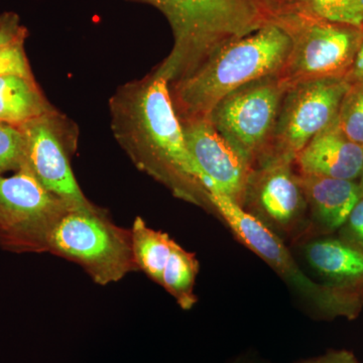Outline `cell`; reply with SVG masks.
<instances>
[{
	"label": "cell",
	"instance_id": "cell-22",
	"mask_svg": "<svg viewBox=\"0 0 363 363\" xmlns=\"http://www.w3.org/2000/svg\"><path fill=\"white\" fill-rule=\"evenodd\" d=\"M6 75L33 79L25 51V42L0 47V76Z\"/></svg>",
	"mask_w": 363,
	"mask_h": 363
},
{
	"label": "cell",
	"instance_id": "cell-23",
	"mask_svg": "<svg viewBox=\"0 0 363 363\" xmlns=\"http://www.w3.org/2000/svg\"><path fill=\"white\" fill-rule=\"evenodd\" d=\"M28 30L21 23L20 16L14 13H0V47L26 42Z\"/></svg>",
	"mask_w": 363,
	"mask_h": 363
},
{
	"label": "cell",
	"instance_id": "cell-4",
	"mask_svg": "<svg viewBox=\"0 0 363 363\" xmlns=\"http://www.w3.org/2000/svg\"><path fill=\"white\" fill-rule=\"evenodd\" d=\"M44 248L78 262L100 285L138 269L130 231L114 225L94 206L67 210L45 234Z\"/></svg>",
	"mask_w": 363,
	"mask_h": 363
},
{
	"label": "cell",
	"instance_id": "cell-25",
	"mask_svg": "<svg viewBox=\"0 0 363 363\" xmlns=\"http://www.w3.org/2000/svg\"><path fill=\"white\" fill-rule=\"evenodd\" d=\"M300 363H360L352 352L347 350L329 351L322 357L312 358Z\"/></svg>",
	"mask_w": 363,
	"mask_h": 363
},
{
	"label": "cell",
	"instance_id": "cell-6",
	"mask_svg": "<svg viewBox=\"0 0 363 363\" xmlns=\"http://www.w3.org/2000/svg\"><path fill=\"white\" fill-rule=\"evenodd\" d=\"M288 86L279 75L253 81L227 95L208 121L253 168L269 154Z\"/></svg>",
	"mask_w": 363,
	"mask_h": 363
},
{
	"label": "cell",
	"instance_id": "cell-1",
	"mask_svg": "<svg viewBox=\"0 0 363 363\" xmlns=\"http://www.w3.org/2000/svg\"><path fill=\"white\" fill-rule=\"evenodd\" d=\"M111 130L138 168L168 184L177 194L206 197L189 152L168 81L152 72L121 86L109 101Z\"/></svg>",
	"mask_w": 363,
	"mask_h": 363
},
{
	"label": "cell",
	"instance_id": "cell-16",
	"mask_svg": "<svg viewBox=\"0 0 363 363\" xmlns=\"http://www.w3.org/2000/svg\"><path fill=\"white\" fill-rule=\"evenodd\" d=\"M306 257L313 269L336 281L363 278V252L342 241H314L306 247Z\"/></svg>",
	"mask_w": 363,
	"mask_h": 363
},
{
	"label": "cell",
	"instance_id": "cell-24",
	"mask_svg": "<svg viewBox=\"0 0 363 363\" xmlns=\"http://www.w3.org/2000/svg\"><path fill=\"white\" fill-rule=\"evenodd\" d=\"M345 79L350 84L363 83V28H362V35H360L357 51H355L352 63H351L350 70L346 74Z\"/></svg>",
	"mask_w": 363,
	"mask_h": 363
},
{
	"label": "cell",
	"instance_id": "cell-10",
	"mask_svg": "<svg viewBox=\"0 0 363 363\" xmlns=\"http://www.w3.org/2000/svg\"><path fill=\"white\" fill-rule=\"evenodd\" d=\"M70 208L25 164L13 176L0 175V231L11 240L44 247L45 234Z\"/></svg>",
	"mask_w": 363,
	"mask_h": 363
},
{
	"label": "cell",
	"instance_id": "cell-11",
	"mask_svg": "<svg viewBox=\"0 0 363 363\" xmlns=\"http://www.w3.org/2000/svg\"><path fill=\"white\" fill-rule=\"evenodd\" d=\"M186 143L206 193L227 196L243 207L253 167L208 119L182 123Z\"/></svg>",
	"mask_w": 363,
	"mask_h": 363
},
{
	"label": "cell",
	"instance_id": "cell-5",
	"mask_svg": "<svg viewBox=\"0 0 363 363\" xmlns=\"http://www.w3.org/2000/svg\"><path fill=\"white\" fill-rule=\"evenodd\" d=\"M274 21L292 40L290 55L279 75L288 87L314 79L345 77L362 28L321 20L293 7L279 9Z\"/></svg>",
	"mask_w": 363,
	"mask_h": 363
},
{
	"label": "cell",
	"instance_id": "cell-7",
	"mask_svg": "<svg viewBox=\"0 0 363 363\" xmlns=\"http://www.w3.org/2000/svg\"><path fill=\"white\" fill-rule=\"evenodd\" d=\"M350 85L345 77H330L290 86L281 101L271 147L264 159L295 160L315 136L336 121Z\"/></svg>",
	"mask_w": 363,
	"mask_h": 363
},
{
	"label": "cell",
	"instance_id": "cell-21",
	"mask_svg": "<svg viewBox=\"0 0 363 363\" xmlns=\"http://www.w3.org/2000/svg\"><path fill=\"white\" fill-rule=\"evenodd\" d=\"M25 164V140L18 126L0 121V175Z\"/></svg>",
	"mask_w": 363,
	"mask_h": 363
},
{
	"label": "cell",
	"instance_id": "cell-20",
	"mask_svg": "<svg viewBox=\"0 0 363 363\" xmlns=\"http://www.w3.org/2000/svg\"><path fill=\"white\" fill-rule=\"evenodd\" d=\"M335 123L348 140L363 147V83L350 85L341 102Z\"/></svg>",
	"mask_w": 363,
	"mask_h": 363
},
{
	"label": "cell",
	"instance_id": "cell-18",
	"mask_svg": "<svg viewBox=\"0 0 363 363\" xmlns=\"http://www.w3.org/2000/svg\"><path fill=\"white\" fill-rule=\"evenodd\" d=\"M199 272V262L194 253L189 252L175 243L168 262L162 272L161 286H164L184 310L195 305L196 277Z\"/></svg>",
	"mask_w": 363,
	"mask_h": 363
},
{
	"label": "cell",
	"instance_id": "cell-15",
	"mask_svg": "<svg viewBox=\"0 0 363 363\" xmlns=\"http://www.w3.org/2000/svg\"><path fill=\"white\" fill-rule=\"evenodd\" d=\"M35 78L0 76V121L21 126L54 111Z\"/></svg>",
	"mask_w": 363,
	"mask_h": 363
},
{
	"label": "cell",
	"instance_id": "cell-3",
	"mask_svg": "<svg viewBox=\"0 0 363 363\" xmlns=\"http://www.w3.org/2000/svg\"><path fill=\"white\" fill-rule=\"evenodd\" d=\"M291 49L290 35L274 21L223 45L192 74L169 85L181 123L207 119L233 91L279 75Z\"/></svg>",
	"mask_w": 363,
	"mask_h": 363
},
{
	"label": "cell",
	"instance_id": "cell-14",
	"mask_svg": "<svg viewBox=\"0 0 363 363\" xmlns=\"http://www.w3.org/2000/svg\"><path fill=\"white\" fill-rule=\"evenodd\" d=\"M300 180L313 215L329 230L345 224L353 208L362 199L359 187L354 181L302 174Z\"/></svg>",
	"mask_w": 363,
	"mask_h": 363
},
{
	"label": "cell",
	"instance_id": "cell-13",
	"mask_svg": "<svg viewBox=\"0 0 363 363\" xmlns=\"http://www.w3.org/2000/svg\"><path fill=\"white\" fill-rule=\"evenodd\" d=\"M295 162L302 175L355 181L363 168V147L348 140L334 121L298 152Z\"/></svg>",
	"mask_w": 363,
	"mask_h": 363
},
{
	"label": "cell",
	"instance_id": "cell-8",
	"mask_svg": "<svg viewBox=\"0 0 363 363\" xmlns=\"http://www.w3.org/2000/svg\"><path fill=\"white\" fill-rule=\"evenodd\" d=\"M208 201L243 245L259 255L274 272L322 311L348 314L347 303L333 291L313 281L296 264L283 241L262 219L227 196L206 193Z\"/></svg>",
	"mask_w": 363,
	"mask_h": 363
},
{
	"label": "cell",
	"instance_id": "cell-26",
	"mask_svg": "<svg viewBox=\"0 0 363 363\" xmlns=\"http://www.w3.org/2000/svg\"><path fill=\"white\" fill-rule=\"evenodd\" d=\"M348 223H350L351 230L363 242V198L353 208L350 218H348Z\"/></svg>",
	"mask_w": 363,
	"mask_h": 363
},
{
	"label": "cell",
	"instance_id": "cell-17",
	"mask_svg": "<svg viewBox=\"0 0 363 363\" xmlns=\"http://www.w3.org/2000/svg\"><path fill=\"white\" fill-rule=\"evenodd\" d=\"M130 233L136 267L161 285L162 272L176 241L168 233L150 228L140 217L135 219Z\"/></svg>",
	"mask_w": 363,
	"mask_h": 363
},
{
	"label": "cell",
	"instance_id": "cell-19",
	"mask_svg": "<svg viewBox=\"0 0 363 363\" xmlns=\"http://www.w3.org/2000/svg\"><path fill=\"white\" fill-rule=\"evenodd\" d=\"M289 7L321 20L363 28V0H298Z\"/></svg>",
	"mask_w": 363,
	"mask_h": 363
},
{
	"label": "cell",
	"instance_id": "cell-28",
	"mask_svg": "<svg viewBox=\"0 0 363 363\" xmlns=\"http://www.w3.org/2000/svg\"><path fill=\"white\" fill-rule=\"evenodd\" d=\"M359 179H360V181H359V183H358V187H359L360 195H362V198H363V168H362V174H360Z\"/></svg>",
	"mask_w": 363,
	"mask_h": 363
},
{
	"label": "cell",
	"instance_id": "cell-12",
	"mask_svg": "<svg viewBox=\"0 0 363 363\" xmlns=\"http://www.w3.org/2000/svg\"><path fill=\"white\" fill-rule=\"evenodd\" d=\"M295 160L269 157L253 168L248 182L247 201L264 220L290 230L302 218L307 202L300 175L293 171Z\"/></svg>",
	"mask_w": 363,
	"mask_h": 363
},
{
	"label": "cell",
	"instance_id": "cell-27",
	"mask_svg": "<svg viewBox=\"0 0 363 363\" xmlns=\"http://www.w3.org/2000/svg\"><path fill=\"white\" fill-rule=\"evenodd\" d=\"M277 9H285V7L293 6L298 0H269Z\"/></svg>",
	"mask_w": 363,
	"mask_h": 363
},
{
	"label": "cell",
	"instance_id": "cell-2",
	"mask_svg": "<svg viewBox=\"0 0 363 363\" xmlns=\"http://www.w3.org/2000/svg\"><path fill=\"white\" fill-rule=\"evenodd\" d=\"M159 9L174 35L169 56L154 73L169 85L187 77L215 52L276 18L269 0H130Z\"/></svg>",
	"mask_w": 363,
	"mask_h": 363
},
{
	"label": "cell",
	"instance_id": "cell-9",
	"mask_svg": "<svg viewBox=\"0 0 363 363\" xmlns=\"http://www.w3.org/2000/svg\"><path fill=\"white\" fill-rule=\"evenodd\" d=\"M25 140V164L52 194L74 208L92 207L79 187L69 154L76 145L72 124L56 109L18 126Z\"/></svg>",
	"mask_w": 363,
	"mask_h": 363
}]
</instances>
